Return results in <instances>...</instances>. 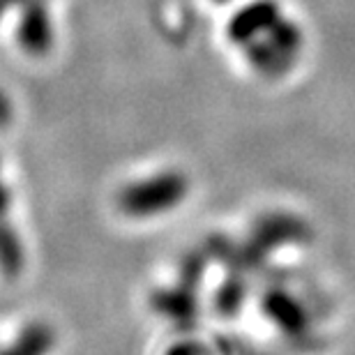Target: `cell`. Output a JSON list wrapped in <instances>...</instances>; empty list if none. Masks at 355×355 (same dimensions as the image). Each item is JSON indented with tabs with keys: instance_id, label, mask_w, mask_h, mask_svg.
I'll list each match as a JSON object with an SVG mask.
<instances>
[{
	"instance_id": "cell-1",
	"label": "cell",
	"mask_w": 355,
	"mask_h": 355,
	"mask_svg": "<svg viewBox=\"0 0 355 355\" xmlns=\"http://www.w3.org/2000/svg\"><path fill=\"white\" fill-rule=\"evenodd\" d=\"M189 182L180 171H153L137 175L120 184L116 194V208L125 219L144 222V219L168 217L187 201Z\"/></svg>"
}]
</instances>
